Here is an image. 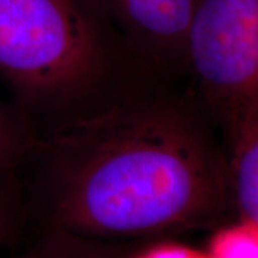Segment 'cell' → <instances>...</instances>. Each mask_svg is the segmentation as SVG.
<instances>
[{"instance_id":"cell-5","label":"cell","mask_w":258,"mask_h":258,"mask_svg":"<svg viewBox=\"0 0 258 258\" xmlns=\"http://www.w3.org/2000/svg\"><path fill=\"white\" fill-rule=\"evenodd\" d=\"M231 211L235 220L258 222V115L225 137Z\"/></svg>"},{"instance_id":"cell-1","label":"cell","mask_w":258,"mask_h":258,"mask_svg":"<svg viewBox=\"0 0 258 258\" xmlns=\"http://www.w3.org/2000/svg\"><path fill=\"white\" fill-rule=\"evenodd\" d=\"M55 231L105 242L164 237L231 211L225 151L192 103L134 96L69 118L37 138Z\"/></svg>"},{"instance_id":"cell-9","label":"cell","mask_w":258,"mask_h":258,"mask_svg":"<svg viewBox=\"0 0 258 258\" xmlns=\"http://www.w3.org/2000/svg\"><path fill=\"white\" fill-rule=\"evenodd\" d=\"M22 192L12 176L0 181V248L15 235L22 217Z\"/></svg>"},{"instance_id":"cell-10","label":"cell","mask_w":258,"mask_h":258,"mask_svg":"<svg viewBox=\"0 0 258 258\" xmlns=\"http://www.w3.org/2000/svg\"><path fill=\"white\" fill-rule=\"evenodd\" d=\"M126 258H208L204 249H198L178 241H155L148 245L132 248Z\"/></svg>"},{"instance_id":"cell-3","label":"cell","mask_w":258,"mask_h":258,"mask_svg":"<svg viewBox=\"0 0 258 258\" xmlns=\"http://www.w3.org/2000/svg\"><path fill=\"white\" fill-rule=\"evenodd\" d=\"M207 111L225 137L258 115V0H198L185 35Z\"/></svg>"},{"instance_id":"cell-8","label":"cell","mask_w":258,"mask_h":258,"mask_svg":"<svg viewBox=\"0 0 258 258\" xmlns=\"http://www.w3.org/2000/svg\"><path fill=\"white\" fill-rule=\"evenodd\" d=\"M208 258H258V222L235 220L210 237Z\"/></svg>"},{"instance_id":"cell-7","label":"cell","mask_w":258,"mask_h":258,"mask_svg":"<svg viewBox=\"0 0 258 258\" xmlns=\"http://www.w3.org/2000/svg\"><path fill=\"white\" fill-rule=\"evenodd\" d=\"M37 137L18 113L0 103V174L10 175L30 155Z\"/></svg>"},{"instance_id":"cell-4","label":"cell","mask_w":258,"mask_h":258,"mask_svg":"<svg viewBox=\"0 0 258 258\" xmlns=\"http://www.w3.org/2000/svg\"><path fill=\"white\" fill-rule=\"evenodd\" d=\"M128 40L159 64L184 63L185 35L198 0H96Z\"/></svg>"},{"instance_id":"cell-6","label":"cell","mask_w":258,"mask_h":258,"mask_svg":"<svg viewBox=\"0 0 258 258\" xmlns=\"http://www.w3.org/2000/svg\"><path fill=\"white\" fill-rule=\"evenodd\" d=\"M129 242H105L53 231L20 258H126Z\"/></svg>"},{"instance_id":"cell-2","label":"cell","mask_w":258,"mask_h":258,"mask_svg":"<svg viewBox=\"0 0 258 258\" xmlns=\"http://www.w3.org/2000/svg\"><path fill=\"white\" fill-rule=\"evenodd\" d=\"M109 22L96 0H0V81L30 111L81 108L111 78Z\"/></svg>"}]
</instances>
